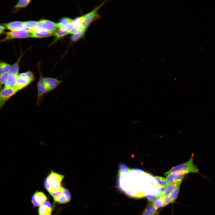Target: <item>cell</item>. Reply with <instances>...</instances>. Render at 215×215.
<instances>
[{"label":"cell","mask_w":215,"mask_h":215,"mask_svg":"<svg viewBox=\"0 0 215 215\" xmlns=\"http://www.w3.org/2000/svg\"><path fill=\"white\" fill-rule=\"evenodd\" d=\"M36 77L31 71L19 73L17 75L14 88L18 91L26 88L34 81Z\"/></svg>","instance_id":"6da1fadb"},{"label":"cell","mask_w":215,"mask_h":215,"mask_svg":"<svg viewBox=\"0 0 215 215\" xmlns=\"http://www.w3.org/2000/svg\"><path fill=\"white\" fill-rule=\"evenodd\" d=\"M193 155H192L187 162L172 167L165 173V176H167L173 172L179 171L183 172L187 174L190 173H199L198 169L193 163Z\"/></svg>","instance_id":"7a4b0ae2"},{"label":"cell","mask_w":215,"mask_h":215,"mask_svg":"<svg viewBox=\"0 0 215 215\" xmlns=\"http://www.w3.org/2000/svg\"><path fill=\"white\" fill-rule=\"evenodd\" d=\"M107 1H103L98 6L87 13L79 17L81 25L87 28L94 21L100 19L101 16L99 13V9L106 3Z\"/></svg>","instance_id":"3957f363"},{"label":"cell","mask_w":215,"mask_h":215,"mask_svg":"<svg viewBox=\"0 0 215 215\" xmlns=\"http://www.w3.org/2000/svg\"><path fill=\"white\" fill-rule=\"evenodd\" d=\"M64 178V176L53 171L50 172L44 181L49 185L50 191L49 193L59 188L61 186V182Z\"/></svg>","instance_id":"277c9868"},{"label":"cell","mask_w":215,"mask_h":215,"mask_svg":"<svg viewBox=\"0 0 215 215\" xmlns=\"http://www.w3.org/2000/svg\"><path fill=\"white\" fill-rule=\"evenodd\" d=\"M39 74V81L37 85V94L36 106L39 105L42 102L43 98L47 94L44 81V77L40 68H38Z\"/></svg>","instance_id":"5b68a950"},{"label":"cell","mask_w":215,"mask_h":215,"mask_svg":"<svg viewBox=\"0 0 215 215\" xmlns=\"http://www.w3.org/2000/svg\"><path fill=\"white\" fill-rule=\"evenodd\" d=\"M30 34L31 33L30 32L29 30L26 28L21 30L7 32L5 33V37L0 41V42L14 39L30 37Z\"/></svg>","instance_id":"8992f818"},{"label":"cell","mask_w":215,"mask_h":215,"mask_svg":"<svg viewBox=\"0 0 215 215\" xmlns=\"http://www.w3.org/2000/svg\"><path fill=\"white\" fill-rule=\"evenodd\" d=\"M57 28H58L57 23H55L48 20L44 19L38 21L37 27L33 31L44 30L54 32Z\"/></svg>","instance_id":"52a82bcc"},{"label":"cell","mask_w":215,"mask_h":215,"mask_svg":"<svg viewBox=\"0 0 215 215\" xmlns=\"http://www.w3.org/2000/svg\"><path fill=\"white\" fill-rule=\"evenodd\" d=\"M18 91L14 88L4 87L0 90V110L10 98Z\"/></svg>","instance_id":"ba28073f"},{"label":"cell","mask_w":215,"mask_h":215,"mask_svg":"<svg viewBox=\"0 0 215 215\" xmlns=\"http://www.w3.org/2000/svg\"><path fill=\"white\" fill-rule=\"evenodd\" d=\"M44 81L47 94L56 89L62 82L57 79L47 77H44Z\"/></svg>","instance_id":"9c48e42d"},{"label":"cell","mask_w":215,"mask_h":215,"mask_svg":"<svg viewBox=\"0 0 215 215\" xmlns=\"http://www.w3.org/2000/svg\"><path fill=\"white\" fill-rule=\"evenodd\" d=\"M182 180L169 183L164 190L156 196V198H164L169 195L177 188L180 186Z\"/></svg>","instance_id":"30bf717a"},{"label":"cell","mask_w":215,"mask_h":215,"mask_svg":"<svg viewBox=\"0 0 215 215\" xmlns=\"http://www.w3.org/2000/svg\"><path fill=\"white\" fill-rule=\"evenodd\" d=\"M186 174L187 173L183 172L176 171L170 174L165 178L169 184L172 182H176L182 180Z\"/></svg>","instance_id":"8fae6325"},{"label":"cell","mask_w":215,"mask_h":215,"mask_svg":"<svg viewBox=\"0 0 215 215\" xmlns=\"http://www.w3.org/2000/svg\"><path fill=\"white\" fill-rule=\"evenodd\" d=\"M73 22L74 20L68 18H63L57 23L58 28H63L70 32L74 27Z\"/></svg>","instance_id":"7c38bea8"},{"label":"cell","mask_w":215,"mask_h":215,"mask_svg":"<svg viewBox=\"0 0 215 215\" xmlns=\"http://www.w3.org/2000/svg\"><path fill=\"white\" fill-rule=\"evenodd\" d=\"M3 25L5 27L11 31L19 30L26 29L23 22L21 21H13L3 24Z\"/></svg>","instance_id":"4fadbf2b"},{"label":"cell","mask_w":215,"mask_h":215,"mask_svg":"<svg viewBox=\"0 0 215 215\" xmlns=\"http://www.w3.org/2000/svg\"><path fill=\"white\" fill-rule=\"evenodd\" d=\"M54 33L44 30L34 31L31 33L30 37L45 38L54 35Z\"/></svg>","instance_id":"5bb4252c"},{"label":"cell","mask_w":215,"mask_h":215,"mask_svg":"<svg viewBox=\"0 0 215 215\" xmlns=\"http://www.w3.org/2000/svg\"><path fill=\"white\" fill-rule=\"evenodd\" d=\"M179 191V186L172 193L163 199L165 206L170 203L174 202L177 198Z\"/></svg>","instance_id":"9a60e30c"},{"label":"cell","mask_w":215,"mask_h":215,"mask_svg":"<svg viewBox=\"0 0 215 215\" xmlns=\"http://www.w3.org/2000/svg\"><path fill=\"white\" fill-rule=\"evenodd\" d=\"M17 75L9 73L4 87L14 88Z\"/></svg>","instance_id":"2e32d148"},{"label":"cell","mask_w":215,"mask_h":215,"mask_svg":"<svg viewBox=\"0 0 215 215\" xmlns=\"http://www.w3.org/2000/svg\"><path fill=\"white\" fill-rule=\"evenodd\" d=\"M23 54H22L17 61L11 66L9 73L18 75L19 71V63Z\"/></svg>","instance_id":"e0dca14e"},{"label":"cell","mask_w":215,"mask_h":215,"mask_svg":"<svg viewBox=\"0 0 215 215\" xmlns=\"http://www.w3.org/2000/svg\"><path fill=\"white\" fill-rule=\"evenodd\" d=\"M25 27L29 30L30 33L33 31L37 27L38 21H30L23 22Z\"/></svg>","instance_id":"ac0fdd59"},{"label":"cell","mask_w":215,"mask_h":215,"mask_svg":"<svg viewBox=\"0 0 215 215\" xmlns=\"http://www.w3.org/2000/svg\"><path fill=\"white\" fill-rule=\"evenodd\" d=\"M70 33V31L63 28H59L55 31L54 35L55 36V40L56 41Z\"/></svg>","instance_id":"d6986e66"},{"label":"cell","mask_w":215,"mask_h":215,"mask_svg":"<svg viewBox=\"0 0 215 215\" xmlns=\"http://www.w3.org/2000/svg\"><path fill=\"white\" fill-rule=\"evenodd\" d=\"M34 195L36 201L41 205L47 199L46 195L42 192L37 191L35 193Z\"/></svg>","instance_id":"ffe728a7"},{"label":"cell","mask_w":215,"mask_h":215,"mask_svg":"<svg viewBox=\"0 0 215 215\" xmlns=\"http://www.w3.org/2000/svg\"><path fill=\"white\" fill-rule=\"evenodd\" d=\"M31 1L30 0H20L14 7V12H16L19 9L26 7Z\"/></svg>","instance_id":"44dd1931"},{"label":"cell","mask_w":215,"mask_h":215,"mask_svg":"<svg viewBox=\"0 0 215 215\" xmlns=\"http://www.w3.org/2000/svg\"><path fill=\"white\" fill-rule=\"evenodd\" d=\"M158 208L152 204L148 206L142 215H153L157 211Z\"/></svg>","instance_id":"7402d4cb"},{"label":"cell","mask_w":215,"mask_h":215,"mask_svg":"<svg viewBox=\"0 0 215 215\" xmlns=\"http://www.w3.org/2000/svg\"><path fill=\"white\" fill-rule=\"evenodd\" d=\"M51 212L52 208L42 205H41L38 209L39 215H47L51 214Z\"/></svg>","instance_id":"603a6c76"},{"label":"cell","mask_w":215,"mask_h":215,"mask_svg":"<svg viewBox=\"0 0 215 215\" xmlns=\"http://www.w3.org/2000/svg\"><path fill=\"white\" fill-rule=\"evenodd\" d=\"M11 66L7 63L0 61V74L9 73Z\"/></svg>","instance_id":"cb8c5ba5"},{"label":"cell","mask_w":215,"mask_h":215,"mask_svg":"<svg viewBox=\"0 0 215 215\" xmlns=\"http://www.w3.org/2000/svg\"><path fill=\"white\" fill-rule=\"evenodd\" d=\"M156 180L157 184L159 186L166 188L168 185L166 178L161 176H157L154 177Z\"/></svg>","instance_id":"d4e9b609"},{"label":"cell","mask_w":215,"mask_h":215,"mask_svg":"<svg viewBox=\"0 0 215 215\" xmlns=\"http://www.w3.org/2000/svg\"><path fill=\"white\" fill-rule=\"evenodd\" d=\"M64 188L61 187L57 190L49 193L53 197L54 199L57 198L62 195L63 193Z\"/></svg>","instance_id":"484cf974"},{"label":"cell","mask_w":215,"mask_h":215,"mask_svg":"<svg viewBox=\"0 0 215 215\" xmlns=\"http://www.w3.org/2000/svg\"><path fill=\"white\" fill-rule=\"evenodd\" d=\"M163 199L156 198L152 202V204L157 208L164 206Z\"/></svg>","instance_id":"4316f807"},{"label":"cell","mask_w":215,"mask_h":215,"mask_svg":"<svg viewBox=\"0 0 215 215\" xmlns=\"http://www.w3.org/2000/svg\"><path fill=\"white\" fill-rule=\"evenodd\" d=\"M8 73H9L0 74V90L5 85Z\"/></svg>","instance_id":"83f0119b"},{"label":"cell","mask_w":215,"mask_h":215,"mask_svg":"<svg viewBox=\"0 0 215 215\" xmlns=\"http://www.w3.org/2000/svg\"><path fill=\"white\" fill-rule=\"evenodd\" d=\"M54 199L55 201L61 203H66L68 202L64 193L59 197Z\"/></svg>","instance_id":"f1b7e54d"},{"label":"cell","mask_w":215,"mask_h":215,"mask_svg":"<svg viewBox=\"0 0 215 215\" xmlns=\"http://www.w3.org/2000/svg\"><path fill=\"white\" fill-rule=\"evenodd\" d=\"M84 35V34H72L71 38V40L73 41H77L82 38Z\"/></svg>","instance_id":"f546056e"},{"label":"cell","mask_w":215,"mask_h":215,"mask_svg":"<svg viewBox=\"0 0 215 215\" xmlns=\"http://www.w3.org/2000/svg\"><path fill=\"white\" fill-rule=\"evenodd\" d=\"M31 202L35 207H37L41 205L36 201L34 194L32 196Z\"/></svg>","instance_id":"4dcf8cb0"},{"label":"cell","mask_w":215,"mask_h":215,"mask_svg":"<svg viewBox=\"0 0 215 215\" xmlns=\"http://www.w3.org/2000/svg\"><path fill=\"white\" fill-rule=\"evenodd\" d=\"M64 194L68 202H69L71 199V196L69 191L66 189H64Z\"/></svg>","instance_id":"1f68e13d"},{"label":"cell","mask_w":215,"mask_h":215,"mask_svg":"<svg viewBox=\"0 0 215 215\" xmlns=\"http://www.w3.org/2000/svg\"><path fill=\"white\" fill-rule=\"evenodd\" d=\"M147 197L149 201L152 202L156 199V196L148 195L147 196Z\"/></svg>","instance_id":"d6a6232c"},{"label":"cell","mask_w":215,"mask_h":215,"mask_svg":"<svg viewBox=\"0 0 215 215\" xmlns=\"http://www.w3.org/2000/svg\"><path fill=\"white\" fill-rule=\"evenodd\" d=\"M42 205H45L48 207L49 208H51V204L48 201H46L43 203H42Z\"/></svg>","instance_id":"836d02e7"},{"label":"cell","mask_w":215,"mask_h":215,"mask_svg":"<svg viewBox=\"0 0 215 215\" xmlns=\"http://www.w3.org/2000/svg\"><path fill=\"white\" fill-rule=\"evenodd\" d=\"M5 30V27L3 26L0 25V35L3 33Z\"/></svg>","instance_id":"e575fe53"},{"label":"cell","mask_w":215,"mask_h":215,"mask_svg":"<svg viewBox=\"0 0 215 215\" xmlns=\"http://www.w3.org/2000/svg\"><path fill=\"white\" fill-rule=\"evenodd\" d=\"M159 211H157L153 215H159Z\"/></svg>","instance_id":"d590c367"},{"label":"cell","mask_w":215,"mask_h":215,"mask_svg":"<svg viewBox=\"0 0 215 215\" xmlns=\"http://www.w3.org/2000/svg\"><path fill=\"white\" fill-rule=\"evenodd\" d=\"M177 78L176 77L174 79V81H176V80Z\"/></svg>","instance_id":"8d00e7d4"},{"label":"cell","mask_w":215,"mask_h":215,"mask_svg":"<svg viewBox=\"0 0 215 215\" xmlns=\"http://www.w3.org/2000/svg\"><path fill=\"white\" fill-rule=\"evenodd\" d=\"M183 89V88H182H182L181 89V90H182Z\"/></svg>","instance_id":"74e56055"},{"label":"cell","mask_w":215,"mask_h":215,"mask_svg":"<svg viewBox=\"0 0 215 215\" xmlns=\"http://www.w3.org/2000/svg\"><path fill=\"white\" fill-rule=\"evenodd\" d=\"M50 214H48V215H50Z\"/></svg>","instance_id":"f35d334b"}]
</instances>
